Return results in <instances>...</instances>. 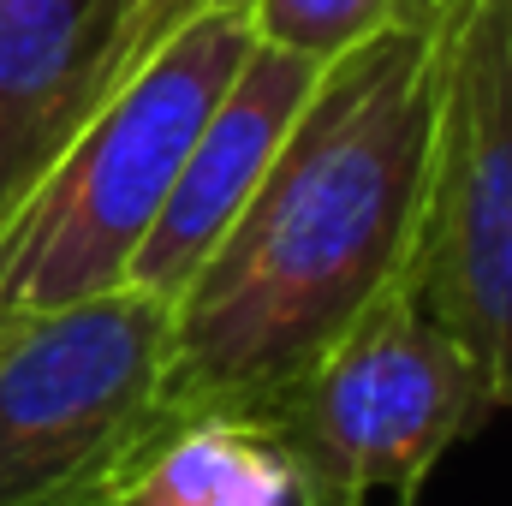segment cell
<instances>
[{
    "label": "cell",
    "instance_id": "obj_11",
    "mask_svg": "<svg viewBox=\"0 0 512 506\" xmlns=\"http://www.w3.org/2000/svg\"><path fill=\"white\" fill-rule=\"evenodd\" d=\"M399 506H417V495H399Z\"/></svg>",
    "mask_w": 512,
    "mask_h": 506
},
{
    "label": "cell",
    "instance_id": "obj_7",
    "mask_svg": "<svg viewBox=\"0 0 512 506\" xmlns=\"http://www.w3.org/2000/svg\"><path fill=\"white\" fill-rule=\"evenodd\" d=\"M316 78H322L316 60L268 48V42H256L239 60L233 84L221 90L209 120L185 143L179 173H173V185L161 197V215H155L143 251L131 256L126 286L155 292L167 304L185 292V280L209 262L221 233L233 227V215L251 203V191L262 185L268 161L280 155L292 120L304 114Z\"/></svg>",
    "mask_w": 512,
    "mask_h": 506
},
{
    "label": "cell",
    "instance_id": "obj_2",
    "mask_svg": "<svg viewBox=\"0 0 512 506\" xmlns=\"http://www.w3.org/2000/svg\"><path fill=\"white\" fill-rule=\"evenodd\" d=\"M256 48L245 6L173 24L0 215V328L120 292L185 143Z\"/></svg>",
    "mask_w": 512,
    "mask_h": 506
},
{
    "label": "cell",
    "instance_id": "obj_1",
    "mask_svg": "<svg viewBox=\"0 0 512 506\" xmlns=\"http://www.w3.org/2000/svg\"><path fill=\"white\" fill-rule=\"evenodd\" d=\"M435 149V24H387L322 66L304 114L173 298L167 417H251L405 286Z\"/></svg>",
    "mask_w": 512,
    "mask_h": 506
},
{
    "label": "cell",
    "instance_id": "obj_5",
    "mask_svg": "<svg viewBox=\"0 0 512 506\" xmlns=\"http://www.w3.org/2000/svg\"><path fill=\"white\" fill-rule=\"evenodd\" d=\"M405 286L512 411V0L435 18V149Z\"/></svg>",
    "mask_w": 512,
    "mask_h": 506
},
{
    "label": "cell",
    "instance_id": "obj_10",
    "mask_svg": "<svg viewBox=\"0 0 512 506\" xmlns=\"http://www.w3.org/2000/svg\"><path fill=\"white\" fill-rule=\"evenodd\" d=\"M209 6H245V0H161V12H167L173 24H185L191 12H209Z\"/></svg>",
    "mask_w": 512,
    "mask_h": 506
},
{
    "label": "cell",
    "instance_id": "obj_9",
    "mask_svg": "<svg viewBox=\"0 0 512 506\" xmlns=\"http://www.w3.org/2000/svg\"><path fill=\"white\" fill-rule=\"evenodd\" d=\"M447 6L453 0H245V18L256 42L328 66L387 24H435Z\"/></svg>",
    "mask_w": 512,
    "mask_h": 506
},
{
    "label": "cell",
    "instance_id": "obj_8",
    "mask_svg": "<svg viewBox=\"0 0 512 506\" xmlns=\"http://www.w3.org/2000/svg\"><path fill=\"white\" fill-rule=\"evenodd\" d=\"M126 506H298L280 453L245 417H191L143 465Z\"/></svg>",
    "mask_w": 512,
    "mask_h": 506
},
{
    "label": "cell",
    "instance_id": "obj_4",
    "mask_svg": "<svg viewBox=\"0 0 512 506\" xmlns=\"http://www.w3.org/2000/svg\"><path fill=\"white\" fill-rule=\"evenodd\" d=\"M489 411L477 364L393 286L245 423L280 453L298 506H370L382 489L417 495Z\"/></svg>",
    "mask_w": 512,
    "mask_h": 506
},
{
    "label": "cell",
    "instance_id": "obj_6",
    "mask_svg": "<svg viewBox=\"0 0 512 506\" xmlns=\"http://www.w3.org/2000/svg\"><path fill=\"white\" fill-rule=\"evenodd\" d=\"M167 30L161 0H0V215Z\"/></svg>",
    "mask_w": 512,
    "mask_h": 506
},
{
    "label": "cell",
    "instance_id": "obj_3",
    "mask_svg": "<svg viewBox=\"0 0 512 506\" xmlns=\"http://www.w3.org/2000/svg\"><path fill=\"white\" fill-rule=\"evenodd\" d=\"M173 304L102 292L0 328V506H126L179 429L167 417Z\"/></svg>",
    "mask_w": 512,
    "mask_h": 506
}]
</instances>
